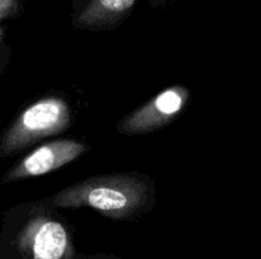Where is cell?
<instances>
[{
  "instance_id": "obj_1",
  "label": "cell",
  "mask_w": 261,
  "mask_h": 259,
  "mask_svg": "<svg viewBox=\"0 0 261 259\" xmlns=\"http://www.w3.org/2000/svg\"><path fill=\"white\" fill-rule=\"evenodd\" d=\"M74 230L50 200H38L8 212L0 259H81Z\"/></svg>"
},
{
  "instance_id": "obj_2",
  "label": "cell",
  "mask_w": 261,
  "mask_h": 259,
  "mask_svg": "<svg viewBox=\"0 0 261 259\" xmlns=\"http://www.w3.org/2000/svg\"><path fill=\"white\" fill-rule=\"evenodd\" d=\"M155 188L142 173L94 175L56 192L50 198L56 208H91L114 220H133L153 207Z\"/></svg>"
},
{
  "instance_id": "obj_3",
  "label": "cell",
  "mask_w": 261,
  "mask_h": 259,
  "mask_svg": "<svg viewBox=\"0 0 261 259\" xmlns=\"http://www.w3.org/2000/svg\"><path fill=\"white\" fill-rule=\"evenodd\" d=\"M73 123L68 102L43 96L28 104L0 135V157L13 156L46 137L65 131Z\"/></svg>"
},
{
  "instance_id": "obj_4",
  "label": "cell",
  "mask_w": 261,
  "mask_h": 259,
  "mask_svg": "<svg viewBox=\"0 0 261 259\" xmlns=\"http://www.w3.org/2000/svg\"><path fill=\"white\" fill-rule=\"evenodd\" d=\"M189 99L190 90L186 86H170L125 116L117 123V131L132 136L163 128L182 113Z\"/></svg>"
},
{
  "instance_id": "obj_5",
  "label": "cell",
  "mask_w": 261,
  "mask_h": 259,
  "mask_svg": "<svg viewBox=\"0 0 261 259\" xmlns=\"http://www.w3.org/2000/svg\"><path fill=\"white\" fill-rule=\"evenodd\" d=\"M88 151L89 147L84 142L74 139L45 142L13 165L2 180L3 183H13L55 172Z\"/></svg>"
},
{
  "instance_id": "obj_6",
  "label": "cell",
  "mask_w": 261,
  "mask_h": 259,
  "mask_svg": "<svg viewBox=\"0 0 261 259\" xmlns=\"http://www.w3.org/2000/svg\"><path fill=\"white\" fill-rule=\"evenodd\" d=\"M137 0H74L73 27L87 30L112 29L134 9Z\"/></svg>"
},
{
  "instance_id": "obj_7",
  "label": "cell",
  "mask_w": 261,
  "mask_h": 259,
  "mask_svg": "<svg viewBox=\"0 0 261 259\" xmlns=\"http://www.w3.org/2000/svg\"><path fill=\"white\" fill-rule=\"evenodd\" d=\"M20 0H0V62L4 52V30L3 23L15 18L20 13Z\"/></svg>"
},
{
  "instance_id": "obj_8",
  "label": "cell",
  "mask_w": 261,
  "mask_h": 259,
  "mask_svg": "<svg viewBox=\"0 0 261 259\" xmlns=\"http://www.w3.org/2000/svg\"><path fill=\"white\" fill-rule=\"evenodd\" d=\"M81 259H120V258L116 255H111V254L94 253V254H82Z\"/></svg>"
},
{
  "instance_id": "obj_9",
  "label": "cell",
  "mask_w": 261,
  "mask_h": 259,
  "mask_svg": "<svg viewBox=\"0 0 261 259\" xmlns=\"http://www.w3.org/2000/svg\"><path fill=\"white\" fill-rule=\"evenodd\" d=\"M149 4L152 5L153 8H158V7H163L165 4H167L170 0H148Z\"/></svg>"
}]
</instances>
